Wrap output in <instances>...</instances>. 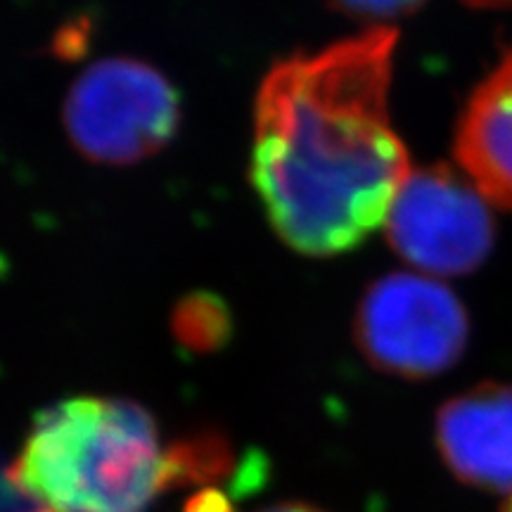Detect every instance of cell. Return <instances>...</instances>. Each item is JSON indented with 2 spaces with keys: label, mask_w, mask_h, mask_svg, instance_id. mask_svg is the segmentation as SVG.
Wrapping results in <instances>:
<instances>
[{
  "label": "cell",
  "mask_w": 512,
  "mask_h": 512,
  "mask_svg": "<svg viewBox=\"0 0 512 512\" xmlns=\"http://www.w3.org/2000/svg\"><path fill=\"white\" fill-rule=\"evenodd\" d=\"M396 38L373 27L278 62L261 83L252 183L273 228L299 252L356 247L387 221L411 176L389 121Z\"/></svg>",
  "instance_id": "cell-1"
},
{
  "label": "cell",
  "mask_w": 512,
  "mask_h": 512,
  "mask_svg": "<svg viewBox=\"0 0 512 512\" xmlns=\"http://www.w3.org/2000/svg\"><path fill=\"white\" fill-rule=\"evenodd\" d=\"M164 451L145 406L72 396L43 408L5 482L48 512H143L164 494Z\"/></svg>",
  "instance_id": "cell-2"
},
{
  "label": "cell",
  "mask_w": 512,
  "mask_h": 512,
  "mask_svg": "<svg viewBox=\"0 0 512 512\" xmlns=\"http://www.w3.org/2000/svg\"><path fill=\"white\" fill-rule=\"evenodd\" d=\"M181 119L176 88L150 64L128 57L95 62L64 100V128L91 162L126 166L155 155Z\"/></svg>",
  "instance_id": "cell-3"
},
{
  "label": "cell",
  "mask_w": 512,
  "mask_h": 512,
  "mask_svg": "<svg viewBox=\"0 0 512 512\" xmlns=\"http://www.w3.org/2000/svg\"><path fill=\"white\" fill-rule=\"evenodd\" d=\"M465 306L430 275L389 273L368 287L356 316L361 354L382 373L430 380L465 354Z\"/></svg>",
  "instance_id": "cell-4"
},
{
  "label": "cell",
  "mask_w": 512,
  "mask_h": 512,
  "mask_svg": "<svg viewBox=\"0 0 512 512\" xmlns=\"http://www.w3.org/2000/svg\"><path fill=\"white\" fill-rule=\"evenodd\" d=\"M384 226L394 252L427 275L472 273L496 240V223L482 190L448 166L408 176Z\"/></svg>",
  "instance_id": "cell-5"
},
{
  "label": "cell",
  "mask_w": 512,
  "mask_h": 512,
  "mask_svg": "<svg viewBox=\"0 0 512 512\" xmlns=\"http://www.w3.org/2000/svg\"><path fill=\"white\" fill-rule=\"evenodd\" d=\"M434 441L458 482L512 494V384L484 382L437 411Z\"/></svg>",
  "instance_id": "cell-6"
},
{
  "label": "cell",
  "mask_w": 512,
  "mask_h": 512,
  "mask_svg": "<svg viewBox=\"0 0 512 512\" xmlns=\"http://www.w3.org/2000/svg\"><path fill=\"white\" fill-rule=\"evenodd\" d=\"M456 157L486 200L512 209V53L467 102Z\"/></svg>",
  "instance_id": "cell-7"
},
{
  "label": "cell",
  "mask_w": 512,
  "mask_h": 512,
  "mask_svg": "<svg viewBox=\"0 0 512 512\" xmlns=\"http://www.w3.org/2000/svg\"><path fill=\"white\" fill-rule=\"evenodd\" d=\"M245 467L247 463L238 465V453L226 434L214 427H204L183 434L166 446L162 463L164 491L188 486L209 489L228 482L230 477H242Z\"/></svg>",
  "instance_id": "cell-8"
},
{
  "label": "cell",
  "mask_w": 512,
  "mask_h": 512,
  "mask_svg": "<svg viewBox=\"0 0 512 512\" xmlns=\"http://www.w3.org/2000/svg\"><path fill=\"white\" fill-rule=\"evenodd\" d=\"M174 335L197 354L216 351L228 342V309L211 294H192L174 313Z\"/></svg>",
  "instance_id": "cell-9"
},
{
  "label": "cell",
  "mask_w": 512,
  "mask_h": 512,
  "mask_svg": "<svg viewBox=\"0 0 512 512\" xmlns=\"http://www.w3.org/2000/svg\"><path fill=\"white\" fill-rule=\"evenodd\" d=\"M344 15L358 19H396L411 15L425 0H332Z\"/></svg>",
  "instance_id": "cell-10"
},
{
  "label": "cell",
  "mask_w": 512,
  "mask_h": 512,
  "mask_svg": "<svg viewBox=\"0 0 512 512\" xmlns=\"http://www.w3.org/2000/svg\"><path fill=\"white\" fill-rule=\"evenodd\" d=\"M181 512H235L233 496L219 486H209V489H197L183 501Z\"/></svg>",
  "instance_id": "cell-11"
},
{
  "label": "cell",
  "mask_w": 512,
  "mask_h": 512,
  "mask_svg": "<svg viewBox=\"0 0 512 512\" xmlns=\"http://www.w3.org/2000/svg\"><path fill=\"white\" fill-rule=\"evenodd\" d=\"M259 512H328V510L318 508V505L306 503V501H280V503L268 505V508Z\"/></svg>",
  "instance_id": "cell-12"
},
{
  "label": "cell",
  "mask_w": 512,
  "mask_h": 512,
  "mask_svg": "<svg viewBox=\"0 0 512 512\" xmlns=\"http://www.w3.org/2000/svg\"><path fill=\"white\" fill-rule=\"evenodd\" d=\"M467 3L477 5V8H503V5H510L512 0H467Z\"/></svg>",
  "instance_id": "cell-13"
},
{
  "label": "cell",
  "mask_w": 512,
  "mask_h": 512,
  "mask_svg": "<svg viewBox=\"0 0 512 512\" xmlns=\"http://www.w3.org/2000/svg\"><path fill=\"white\" fill-rule=\"evenodd\" d=\"M498 512H512V494L501 503V508H498Z\"/></svg>",
  "instance_id": "cell-14"
}]
</instances>
